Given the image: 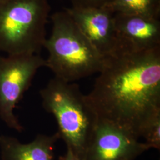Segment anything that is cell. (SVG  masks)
Returning a JSON list of instances; mask_svg holds the SVG:
<instances>
[{"label":"cell","mask_w":160,"mask_h":160,"mask_svg":"<svg viewBox=\"0 0 160 160\" xmlns=\"http://www.w3.org/2000/svg\"><path fill=\"white\" fill-rule=\"evenodd\" d=\"M86 102L100 120L139 138L143 125L160 112V46L106 57Z\"/></svg>","instance_id":"cell-1"},{"label":"cell","mask_w":160,"mask_h":160,"mask_svg":"<svg viewBox=\"0 0 160 160\" xmlns=\"http://www.w3.org/2000/svg\"><path fill=\"white\" fill-rule=\"evenodd\" d=\"M51 33L43 48L49 55L45 67L55 77L72 82L99 73L106 57L102 55L64 9L51 16Z\"/></svg>","instance_id":"cell-2"},{"label":"cell","mask_w":160,"mask_h":160,"mask_svg":"<svg viewBox=\"0 0 160 160\" xmlns=\"http://www.w3.org/2000/svg\"><path fill=\"white\" fill-rule=\"evenodd\" d=\"M40 95L43 108L57 120L59 138L81 159L97 118L79 86L54 77Z\"/></svg>","instance_id":"cell-3"},{"label":"cell","mask_w":160,"mask_h":160,"mask_svg":"<svg viewBox=\"0 0 160 160\" xmlns=\"http://www.w3.org/2000/svg\"><path fill=\"white\" fill-rule=\"evenodd\" d=\"M49 0H0V50L38 54L46 40Z\"/></svg>","instance_id":"cell-4"},{"label":"cell","mask_w":160,"mask_h":160,"mask_svg":"<svg viewBox=\"0 0 160 160\" xmlns=\"http://www.w3.org/2000/svg\"><path fill=\"white\" fill-rule=\"evenodd\" d=\"M45 65L39 54L0 56V118L11 129L22 131L14 109L38 69Z\"/></svg>","instance_id":"cell-5"},{"label":"cell","mask_w":160,"mask_h":160,"mask_svg":"<svg viewBox=\"0 0 160 160\" xmlns=\"http://www.w3.org/2000/svg\"><path fill=\"white\" fill-rule=\"evenodd\" d=\"M131 133L97 119L81 160H134L149 149Z\"/></svg>","instance_id":"cell-6"},{"label":"cell","mask_w":160,"mask_h":160,"mask_svg":"<svg viewBox=\"0 0 160 160\" xmlns=\"http://www.w3.org/2000/svg\"><path fill=\"white\" fill-rule=\"evenodd\" d=\"M65 10L92 45L104 57L114 55L118 49L114 12L106 7Z\"/></svg>","instance_id":"cell-7"},{"label":"cell","mask_w":160,"mask_h":160,"mask_svg":"<svg viewBox=\"0 0 160 160\" xmlns=\"http://www.w3.org/2000/svg\"><path fill=\"white\" fill-rule=\"evenodd\" d=\"M114 22L116 53L145 51L160 46V19L114 13Z\"/></svg>","instance_id":"cell-8"},{"label":"cell","mask_w":160,"mask_h":160,"mask_svg":"<svg viewBox=\"0 0 160 160\" xmlns=\"http://www.w3.org/2000/svg\"><path fill=\"white\" fill-rule=\"evenodd\" d=\"M60 138L38 135L33 141L22 143L16 138L0 135V155L2 160H53L55 143Z\"/></svg>","instance_id":"cell-9"},{"label":"cell","mask_w":160,"mask_h":160,"mask_svg":"<svg viewBox=\"0 0 160 160\" xmlns=\"http://www.w3.org/2000/svg\"><path fill=\"white\" fill-rule=\"evenodd\" d=\"M104 7L114 13L160 19V0H114Z\"/></svg>","instance_id":"cell-10"},{"label":"cell","mask_w":160,"mask_h":160,"mask_svg":"<svg viewBox=\"0 0 160 160\" xmlns=\"http://www.w3.org/2000/svg\"><path fill=\"white\" fill-rule=\"evenodd\" d=\"M140 137L145 139L149 148H160V112L155 113L143 125Z\"/></svg>","instance_id":"cell-11"},{"label":"cell","mask_w":160,"mask_h":160,"mask_svg":"<svg viewBox=\"0 0 160 160\" xmlns=\"http://www.w3.org/2000/svg\"><path fill=\"white\" fill-rule=\"evenodd\" d=\"M72 8H98L108 6L114 0H69Z\"/></svg>","instance_id":"cell-12"},{"label":"cell","mask_w":160,"mask_h":160,"mask_svg":"<svg viewBox=\"0 0 160 160\" xmlns=\"http://www.w3.org/2000/svg\"><path fill=\"white\" fill-rule=\"evenodd\" d=\"M59 160H81L80 158L77 155L75 154L70 149L67 148V151L66 154L60 157Z\"/></svg>","instance_id":"cell-13"}]
</instances>
